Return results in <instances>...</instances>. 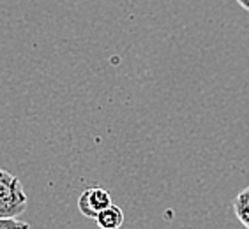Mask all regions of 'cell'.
<instances>
[{"mask_svg": "<svg viewBox=\"0 0 249 229\" xmlns=\"http://www.w3.org/2000/svg\"><path fill=\"white\" fill-rule=\"evenodd\" d=\"M110 205V192L103 189V187H90V189H87V191H83L80 199H78V208L89 219H96L97 213L103 212L105 208H108Z\"/></svg>", "mask_w": 249, "mask_h": 229, "instance_id": "2", "label": "cell"}, {"mask_svg": "<svg viewBox=\"0 0 249 229\" xmlns=\"http://www.w3.org/2000/svg\"><path fill=\"white\" fill-rule=\"evenodd\" d=\"M96 222L99 229H120L124 224V212H122V208L111 203L108 208L97 213Z\"/></svg>", "mask_w": 249, "mask_h": 229, "instance_id": "3", "label": "cell"}, {"mask_svg": "<svg viewBox=\"0 0 249 229\" xmlns=\"http://www.w3.org/2000/svg\"><path fill=\"white\" fill-rule=\"evenodd\" d=\"M29 197L18 177L0 169V219L18 217L25 212Z\"/></svg>", "mask_w": 249, "mask_h": 229, "instance_id": "1", "label": "cell"}, {"mask_svg": "<svg viewBox=\"0 0 249 229\" xmlns=\"http://www.w3.org/2000/svg\"><path fill=\"white\" fill-rule=\"evenodd\" d=\"M239 4L242 5L246 11H249V0H239Z\"/></svg>", "mask_w": 249, "mask_h": 229, "instance_id": "5", "label": "cell"}, {"mask_svg": "<svg viewBox=\"0 0 249 229\" xmlns=\"http://www.w3.org/2000/svg\"><path fill=\"white\" fill-rule=\"evenodd\" d=\"M23 229H30V226H27V228H23Z\"/></svg>", "mask_w": 249, "mask_h": 229, "instance_id": "6", "label": "cell"}, {"mask_svg": "<svg viewBox=\"0 0 249 229\" xmlns=\"http://www.w3.org/2000/svg\"><path fill=\"white\" fill-rule=\"evenodd\" d=\"M233 210L237 219L240 220V224L246 229H249V187L242 189V191L235 196L233 199Z\"/></svg>", "mask_w": 249, "mask_h": 229, "instance_id": "4", "label": "cell"}]
</instances>
